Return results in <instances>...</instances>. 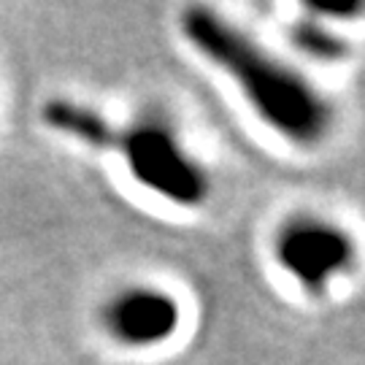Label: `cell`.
Masks as SVG:
<instances>
[{
    "instance_id": "6",
    "label": "cell",
    "mask_w": 365,
    "mask_h": 365,
    "mask_svg": "<svg viewBox=\"0 0 365 365\" xmlns=\"http://www.w3.org/2000/svg\"><path fill=\"white\" fill-rule=\"evenodd\" d=\"M292 41L298 49H303L317 60H341L346 54V41L333 36L319 22H298L292 30Z\"/></svg>"
},
{
    "instance_id": "2",
    "label": "cell",
    "mask_w": 365,
    "mask_h": 365,
    "mask_svg": "<svg viewBox=\"0 0 365 365\" xmlns=\"http://www.w3.org/2000/svg\"><path fill=\"white\" fill-rule=\"evenodd\" d=\"M133 179L176 206L195 209L209 197V176L187 155L176 133L160 119L119 128L117 146Z\"/></svg>"
},
{
    "instance_id": "4",
    "label": "cell",
    "mask_w": 365,
    "mask_h": 365,
    "mask_svg": "<svg viewBox=\"0 0 365 365\" xmlns=\"http://www.w3.org/2000/svg\"><path fill=\"white\" fill-rule=\"evenodd\" d=\"M179 303L168 292L133 287L119 292L106 309L108 333L128 346H157L179 330Z\"/></svg>"
},
{
    "instance_id": "5",
    "label": "cell",
    "mask_w": 365,
    "mask_h": 365,
    "mask_svg": "<svg viewBox=\"0 0 365 365\" xmlns=\"http://www.w3.org/2000/svg\"><path fill=\"white\" fill-rule=\"evenodd\" d=\"M43 122L52 130L71 135L92 149H114L119 138V128L111 125L103 114H98L90 106L73 103L66 98H54L43 106Z\"/></svg>"
},
{
    "instance_id": "1",
    "label": "cell",
    "mask_w": 365,
    "mask_h": 365,
    "mask_svg": "<svg viewBox=\"0 0 365 365\" xmlns=\"http://www.w3.org/2000/svg\"><path fill=\"white\" fill-rule=\"evenodd\" d=\"M184 38L214 66H220L247 95L265 125L295 144H319L330 130L333 108L309 78L276 60L225 16L203 6L182 14Z\"/></svg>"
},
{
    "instance_id": "3",
    "label": "cell",
    "mask_w": 365,
    "mask_h": 365,
    "mask_svg": "<svg viewBox=\"0 0 365 365\" xmlns=\"http://www.w3.org/2000/svg\"><path fill=\"white\" fill-rule=\"evenodd\" d=\"M276 260L303 289L325 292L333 276L354 262V244L346 230L322 220L289 222L276 238Z\"/></svg>"
}]
</instances>
